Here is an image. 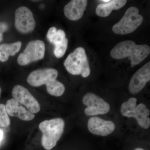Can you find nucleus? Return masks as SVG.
I'll use <instances>...</instances> for the list:
<instances>
[{
	"instance_id": "1a4fd4ad",
	"label": "nucleus",
	"mask_w": 150,
	"mask_h": 150,
	"mask_svg": "<svg viewBox=\"0 0 150 150\" xmlns=\"http://www.w3.org/2000/svg\"><path fill=\"white\" fill-rule=\"evenodd\" d=\"M12 94L14 99L25 105L28 110L33 114L40 111V104L37 100L27 88L23 86L19 85L15 86L12 91Z\"/></svg>"
},
{
	"instance_id": "f8f14e48",
	"label": "nucleus",
	"mask_w": 150,
	"mask_h": 150,
	"mask_svg": "<svg viewBox=\"0 0 150 150\" xmlns=\"http://www.w3.org/2000/svg\"><path fill=\"white\" fill-rule=\"evenodd\" d=\"M88 129L91 134L106 137L113 132L115 125L112 121H106L98 117H93L88 122Z\"/></svg>"
},
{
	"instance_id": "423d86ee",
	"label": "nucleus",
	"mask_w": 150,
	"mask_h": 150,
	"mask_svg": "<svg viewBox=\"0 0 150 150\" xmlns=\"http://www.w3.org/2000/svg\"><path fill=\"white\" fill-rule=\"evenodd\" d=\"M45 52V43L42 40L30 41L27 44L23 53L17 58L18 63L21 66H26L32 62L43 59Z\"/></svg>"
},
{
	"instance_id": "6e6552de",
	"label": "nucleus",
	"mask_w": 150,
	"mask_h": 150,
	"mask_svg": "<svg viewBox=\"0 0 150 150\" xmlns=\"http://www.w3.org/2000/svg\"><path fill=\"white\" fill-rule=\"evenodd\" d=\"M15 18V27L21 33H29L35 29L36 23L33 14L26 7H20L17 9Z\"/></svg>"
},
{
	"instance_id": "9b49d317",
	"label": "nucleus",
	"mask_w": 150,
	"mask_h": 150,
	"mask_svg": "<svg viewBox=\"0 0 150 150\" xmlns=\"http://www.w3.org/2000/svg\"><path fill=\"white\" fill-rule=\"evenodd\" d=\"M150 80V62L143 66L131 78L129 83V89L131 94L139 93Z\"/></svg>"
},
{
	"instance_id": "6ab92c4d",
	"label": "nucleus",
	"mask_w": 150,
	"mask_h": 150,
	"mask_svg": "<svg viewBox=\"0 0 150 150\" xmlns=\"http://www.w3.org/2000/svg\"><path fill=\"white\" fill-rule=\"evenodd\" d=\"M10 119L6 110L5 105L0 103V126L6 128L10 125Z\"/></svg>"
},
{
	"instance_id": "f03ea898",
	"label": "nucleus",
	"mask_w": 150,
	"mask_h": 150,
	"mask_svg": "<svg viewBox=\"0 0 150 150\" xmlns=\"http://www.w3.org/2000/svg\"><path fill=\"white\" fill-rule=\"evenodd\" d=\"M65 122L62 118L45 120L39 125L42 132L41 144L44 149L51 150L56 146L64 133Z\"/></svg>"
},
{
	"instance_id": "dca6fc26",
	"label": "nucleus",
	"mask_w": 150,
	"mask_h": 150,
	"mask_svg": "<svg viewBox=\"0 0 150 150\" xmlns=\"http://www.w3.org/2000/svg\"><path fill=\"white\" fill-rule=\"evenodd\" d=\"M21 46V41L0 45V61L2 62H6L10 56H14L19 51Z\"/></svg>"
},
{
	"instance_id": "f3484780",
	"label": "nucleus",
	"mask_w": 150,
	"mask_h": 150,
	"mask_svg": "<svg viewBox=\"0 0 150 150\" xmlns=\"http://www.w3.org/2000/svg\"><path fill=\"white\" fill-rule=\"evenodd\" d=\"M47 39L54 46L64 42L66 38V33L62 29L57 30L56 27H52L48 30L47 34Z\"/></svg>"
},
{
	"instance_id": "9d476101",
	"label": "nucleus",
	"mask_w": 150,
	"mask_h": 150,
	"mask_svg": "<svg viewBox=\"0 0 150 150\" xmlns=\"http://www.w3.org/2000/svg\"><path fill=\"white\" fill-rule=\"evenodd\" d=\"M58 72L52 68L40 69L32 72L27 78V82L33 87H39L43 85H48L52 81L56 79Z\"/></svg>"
},
{
	"instance_id": "5701e85b",
	"label": "nucleus",
	"mask_w": 150,
	"mask_h": 150,
	"mask_svg": "<svg viewBox=\"0 0 150 150\" xmlns=\"http://www.w3.org/2000/svg\"><path fill=\"white\" fill-rule=\"evenodd\" d=\"M3 33H0V42L3 40Z\"/></svg>"
},
{
	"instance_id": "0eeeda50",
	"label": "nucleus",
	"mask_w": 150,
	"mask_h": 150,
	"mask_svg": "<svg viewBox=\"0 0 150 150\" xmlns=\"http://www.w3.org/2000/svg\"><path fill=\"white\" fill-rule=\"evenodd\" d=\"M82 101L83 104L87 106L85 109V113L89 116L105 114L110 110L109 104L92 93L86 94L83 98Z\"/></svg>"
},
{
	"instance_id": "412c9836",
	"label": "nucleus",
	"mask_w": 150,
	"mask_h": 150,
	"mask_svg": "<svg viewBox=\"0 0 150 150\" xmlns=\"http://www.w3.org/2000/svg\"><path fill=\"white\" fill-rule=\"evenodd\" d=\"M7 29V25L4 23H0V33H3L4 31Z\"/></svg>"
},
{
	"instance_id": "7ed1b4c3",
	"label": "nucleus",
	"mask_w": 150,
	"mask_h": 150,
	"mask_svg": "<svg viewBox=\"0 0 150 150\" xmlns=\"http://www.w3.org/2000/svg\"><path fill=\"white\" fill-rule=\"evenodd\" d=\"M66 70L71 74L80 75L86 78L90 74L91 70L84 48L78 47L69 54L64 62Z\"/></svg>"
},
{
	"instance_id": "39448f33",
	"label": "nucleus",
	"mask_w": 150,
	"mask_h": 150,
	"mask_svg": "<svg viewBox=\"0 0 150 150\" xmlns=\"http://www.w3.org/2000/svg\"><path fill=\"white\" fill-rule=\"evenodd\" d=\"M144 18L139 14V9L132 6L126 10L121 20L114 25L112 31L118 35H126L134 32L142 24Z\"/></svg>"
},
{
	"instance_id": "2eb2a0df",
	"label": "nucleus",
	"mask_w": 150,
	"mask_h": 150,
	"mask_svg": "<svg viewBox=\"0 0 150 150\" xmlns=\"http://www.w3.org/2000/svg\"><path fill=\"white\" fill-rule=\"evenodd\" d=\"M127 1L125 0H112L108 3L100 4L97 6L96 10L97 15L102 17H106L113 10H117L126 5Z\"/></svg>"
},
{
	"instance_id": "4468645a",
	"label": "nucleus",
	"mask_w": 150,
	"mask_h": 150,
	"mask_svg": "<svg viewBox=\"0 0 150 150\" xmlns=\"http://www.w3.org/2000/svg\"><path fill=\"white\" fill-rule=\"evenodd\" d=\"M88 1L86 0H72L64 8L65 16L73 21L79 20L82 17L86 9Z\"/></svg>"
},
{
	"instance_id": "ddd939ff",
	"label": "nucleus",
	"mask_w": 150,
	"mask_h": 150,
	"mask_svg": "<svg viewBox=\"0 0 150 150\" xmlns=\"http://www.w3.org/2000/svg\"><path fill=\"white\" fill-rule=\"evenodd\" d=\"M6 110L8 115L17 117L23 121H30L35 118V115L22 106L14 98L9 99L6 103Z\"/></svg>"
},
{
	"instance_id": "a211bd4d",
	"label": "nucleus",
	"mask_w": 150,
	"mask_h": 150,
	"mask_svg": "<svg viewBox=\"0 0 150 150\" xmlns=\"http://www.w3.org/2000/svg\"><path fill=\"white\" fill-rule=\"evenodd\" d=\"M46 89L48 93L53 96H62L65 90L64 86L59 81L56 79L46 85Z\"/></svg>"
},
{
	"instance_id": "b1692460",
	"label": "nucleus",
	"mask_w": 150,
	"mask_h": 150,
	"mask_svg": "<svg viewBox=\"0 0 150 150\" xmlns=\"http://www.w3.org/2000/svg\"><path fill=\"white\" fill-rule=\"evenodd\" d=\"M101 1L105 3H108V2H109V0H102V1Z\"/></svg>"
},
{
	"instance_id": "f257e3e1",
	"label": "nucleus",
	"mask_w": 150,
	"mask_h": 150,
	"mask_svg": "<svg viewBox=\"0 0 150 150\" xmlns=\"http://www.w3.org/2000/svg\"><path fill=\"white\" fill-rule=\"evenodd\" d=\"M149 46L146 44L137 45L134 41L128 40L116 44L110 52V56L115 59L128 57L131 60V67L140 64L149 56Z\"/></svg>"
},
{
	"instance_id": "393cba45",
	"label": "nucleus",
	"mask_w": 150,
	"mask_h": 150,
	"mask_svg": "<svg viewBox=\"0 0 150 150\" xmlns=\"http://www.w3.org/2000/svg\"><path fill=\"white\" fill-rule=\"evenodd\" d=\"M134 150H144L143 149H141V148H137V149H135Z\"/></svg>"
},
{
	"instance_id": "a878e982",
	"label": "nucleus",
	"mask_w": 150,
	"mask_h": 150,
	"mask_svg": "<svg viewBox=\"0 0 150 150\" xmlns=\"http://www.w3.org/2000/svg\"><path fill=\"white\" fill-rule=\"evenodd\" d=\"M1 87H0V97H1Z\"/></svg>"
},
{
	"instance_id": "20e7f679",
	"label": "nucleus",
	"mask_w": 150,
	"mask_h": 150,
	"mask_svg": "<svg viewBox=\"0 0 150 150\" xmlns=\"http://www.w3.org/2000/svg\"><path fill=\"white\" fill-rule=\"evenodd\" d=\"M137 99L131 98L128 101L121 105V112L123 116L134 117L137 120L138 124L144 129H148L150 126V119L149 118L150 110L144 103L137 105Z\"/></svg>"
},
{
	"instance_id": "4be33fe9",
	"label": "nucleus",
	"mask_w": 150,
	"mask_h": 150,
	"mask_svg": "<svg viewBox=\"0 0 150 150\" xmlns=\"http://www.w3.org/2000/svg\"><path fill=\"white\" fill-rule=\"evenodd\" d=\"M3 137V131L0 130V142L2 139Z\"/></svg>"
},
{
	"instance_id": "aec40b11",
	"label": "nucleus",
	"mask_w": 150,
	"mask_h": 150,
	"mask_svg": "<svg viewBox=\"0 0 150 150\" xmlns=\"http://www.w3.org/2000/svg\"><path fill=\"white\" fill-rule=\"evenodd\" d=\"M68 46V39L66 38L64 42L55 45L54 49V54L57 58H61L64 55Z\"/></svg>"
}]
</instances>
